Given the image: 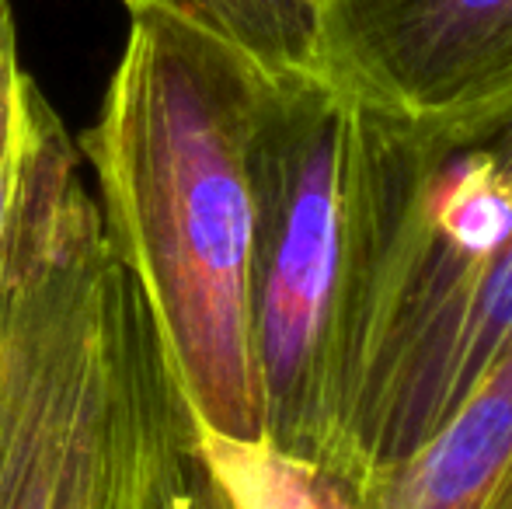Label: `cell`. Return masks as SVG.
<instances>
[{
  "label": "cell",
  "mask_w": 512,
  "mask_h": 509,
  "mask_svg": "<svg viewBox=\"0 0 512 509\" xmlns=\"http://www.w3.org/2000/svg\"><path fill=\"white\" fill-rule=\"evenodd\" d=\"M196 471L150 311L42 98L0 262V509H178Z\"/></svg>",
  "instance_id": "obj_1"
},
{
  "label": "cell",
  "mask_w": 512,
  "mask_h": 509,
  "mask_svg": "<svg viewBox=\"0 0 512 509\" xmlns=\"http://www.w3.org/2000/svg\"><path fill=\"white\" fill-rule=\"evenodd\" d=\"M363 185V279L324 468L352 492L405 464L512 342V84L443 112L363 98Z\"/></svg>",
  "instance_id": "obj_2"
},
{
  "label": "cell",
  "mask_w": 512,
  "mask_h": 509,
  "mask_svg": "<svg viewBox=\"0 0 512 509\" xmlns=\"http://www.w3.org/2000/svg\"><path fill=\"white\" fill-rule=\"evenodd\" d=\"M265 81L213 39L133 18L77 140L105 238L154 321L192 426L262 440L251 349V140Z\"/></svg>",
  "instance_id": "obj_3"
},
{
  "label": "cell",
  "mask_w": 512,
  "mask_h": 509,
  "mask_svg": "<svg viewBox=\"0 0 512 509\" xmlns=\"http://www.w3.org/2000/svg\"><path fill=\"white\" fill-rule=\"evenodd\" d=\"M251 349L262 440L331 464L366 245L363 98L328 74L265 88L251 140Z\"/></svg>",
  "instance_id": "obj_4"
},
{
  "label": "cell",
  "mask_w": 512,
  "mask_h": 509,
  "mask_svg": "<svg viewBox=\"0 0 512 509\" xmlns=\"http://www.w3.org/2000/svg\"><path fill=\"white\" fill-rule=\"evenodd\" d=\"M328 70L398 112L512 84V0H328Z\"/></svg>",
  "instance_id": "obj_5"
},
{
  "label": "cell",
  "mask_w": 512,
  "mask_h": 509,
  "mask_svg": "<svg viewBox=\"0 0 512 509\" xmlns=\"http://www.w3.org/2000/svg\"><path fill=\"white\" fill-rule=\"evenodd\" d=\"M512 461V342L450 419L352 496L373 509H481Z\"/></svg>",
  "instance_id": "obj_6"
},
{
  "label": "cell",
  "mask_w": 512,
  "mask_h": 509,
  "mask_svg": "<svg viewBox=\"0 0 512 509\" xmlns=\"http://www.w3.org/2000/svg\"><path fill=\"white\" fill-rule=\"evenodd\" d=\"M129 18H164L241 56L265 81L328 74V0H122Z\"/></svg>",
  "instance_id": "obj_7"
},
{
  "label": "cell",
  "mask_w": 512,
  "mask_h": 509,
  "mask_svg": "<svg viewBox=\"0 0 512 509\" xmlns=\"http://www.w3.org/2000/svg\"><path fill=\"white\" fill-rule=\"evenodd\" d=\"M196 457L223 509H373L321 464L265 440H230L196 429Z\"/></svg>",
  "instance_id": "obj_8"
},
{
  "label": "cell",
  "mask_w": 512,
  "mask_h": 509,
  "mask_svg": "<svg viewBox=\"0 0 512 509\" xmlns=\"http://www.w3.org/2000/svg\"><path fill=\"white\" fill-rule=\"evenodd\" d=\"M39 98L42 91L21 67L11 0H0V262H4V245L7 231H11L14 203H18L21 168H25L28 143H32Z\"/></svg>",
  "instance_id": "obj_9"
},
{
  "label": "cell",
  "mask_w": 512,
  "mask_h": 509,
  "mask_svg": "<svg viewBox=\"0 0 512 509\" xmlns=\"http://www.w3.org/2000/svg\"><path fill=\"white\" fill-rule=\"evenodd\" d=\"M196 461H199V457H196ZM178 509H223L220 499H216L213 489H209L203 468L196 471V478H192V485L185 489V496L178 499Z\"/></svg>",
  "instance_id": "obj_10"
}]
</instances>
